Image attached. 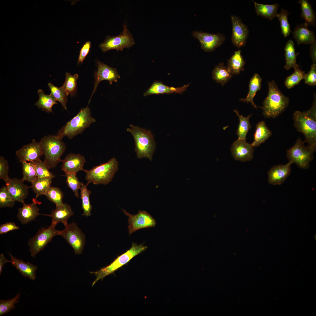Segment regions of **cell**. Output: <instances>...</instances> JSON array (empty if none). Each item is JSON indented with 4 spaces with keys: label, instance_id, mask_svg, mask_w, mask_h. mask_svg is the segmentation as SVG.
<instances>
[{
    "label": "cell",
    "instance_id": "obj_11",
    "mask_svg": "<svg viewBox=\"0 0 316 316\" xmlns=\"http://www.w3.org/2000/svg\"><path fill=\"white\" fill-rule=\"evenodd\" d=\"M64 229L61 231V236L73 248L76 254L82 253L85 243V235L75 223L63 224Z\"/></svg>",
    "mask_w": 316,
    "mask_h": 316
},
{
    "label": "cell",
    "instance_id": "obj_13",
    "mask_svg": "<svg viewBox=\"0 0 316 316\" xmlns=\"http://www.w3.org/2000/svg\"><path fill=\"white\" fill-rule=\"evenodd\" d=\"M192 35L198 40L201 48L206 52L214 51L222 44L225 39L224 36L219 33L210 34L202 31H195L192 32Z\"/></svg>",
    "mask_w": 316,
    "mask_h": 316
},
{
    "label": "cell",
    "instance_id": "obj_46",
    "mask_svg": "<svg viewBox=\"0 0 316 316\" xmlns=\"http://www.w3.org/2000/svg\"><path fill=\"white\" fill-rule=\"evenodd\" d=\"M66 177V182L68 187L71 188L75 197L78 198V190L80 189L81 183L76 176V174L72 173L64 175Z\"/></svg>",
    "mask_w": 316,
    "mask_h": 316
},
{
    "label": "cell",
    "instance_id": "obj_49",
    "mask_svg": "<svg viewBox=\"0 0 316 316\" xmlns=\"http://www.w3.org/2000/svg\"><path fill=\"white\" fill-rule=\"evenodd\" d=\"M91 47V42L87 41L83 46L80 49L78 59V64L83 63L88 54Z\"/></svg>",
    "mask_w": 316,
    "mask_h": 316
},
{
    "label": "cell",
    "instance_id": "obj_45",
    "mask_svg": "<svg viewBox=\"0 0 316 316\" xmlns=\"http://www.w3.org/2000/svg\"><path fill=\"white\" fill-rule=\"evenodd\" d=\"M289 14L287 11L282 9L281 12L279 13L277 17L280 23L282 33L285 37L288 36L291 32L290 25L288 19Z\"/></svg>",
    "mask_w": 316,
    "mask_h": 316
},
{
    "label": "cell",
    "instance_id": "obj_25",
    "mask_svg": "<svg viewBox=\"0 0 316 316\" xmlns=\"http://www.w3.org/2000/svg\"><path fill=\"white\" fill-rule=\"evenodd\" d=\"M56 207V209L50 214L42 215L50 217L52 220L51 224L56 226L60 222L64 224L67 222V220L74 214L70 206L67 204L63 203L62 205Z\"/></svg>",
    "mask_w": 316,
    "mask_h": 316
},
{
    "label": "cell",
    "instance_id": "obj_28",
    "mask_svg": "<svg viewBox=\"0 0 316 316\" xmlns=\"http://www.w3.org/2000/svg\"><path fill=\"white\" fill-rule=\"evenodd\" d=\"M254 6L258 16H260L272 20L277 17V13L279 4L276 3L273 4H264L254 2Z\"/></svg>",
    "mask_w": 316,
    "mask_h": 316
},
{
    "label": "cell",
    "instance_id": "obj_7",
    "mask_svg": "<svg viewBox=\"0 0 316 316\" xmlns=\"http://www.w3.org/2000/svg\"><path fill=\"white\" fill-rule=\"evenodd\" d=\"M147 247L142 244L138 245L133 243L131 248L124 253L118 256L109 265L101 268L99 270L91 272L95 274L96 278L92 284L93 286L99 280L103 279L107 276L112 274L126 264L134 257L145 250Z\"/></svg>",
    "mask_w": 316,
    "mask_h": 316
},
{
    "label": "cell",
    "instance_id": "obj_41",
    "mask_svg": "<svg viewBox=\"0 0 316 316\" xmlns=\"http://www.w3.org/2000/svg\"><path fill=\"white\" fill-rule=\"evenodd\" d=\"M305 75L304 71L299 68V67L295 68L294 72L286 78L285 86L289 89L292 88L304 79Z\"/></svg>",
    "mask_w": 316,
    "mask_h": 316
},
{
    "label": "cell",
    "instance_id": "obj_50",
    "mask_svg": "<svg viewBox=\"0 0 316 316\" xmlns=\"http://www.w3.org/2000/svg\"><path fill=\"white\" fill-rule=\"evenodd\" d=\"M19 229V227L14 223L8 222L1 224L0 226V234H2Z\"/></svg>",
    "mask_w": 316,
    "mask_h": 316
},
{
    "label": "cell",
    "instance_id": "obj_48",
    "mask_svg": "<svg viewBox=\"0 0 316 316\" xmlns=\"http://www.w3.org/2000/svg\"><path fill=\"white\" fill-rule=\"evenodd\" d=\"M9 166L6 159L4 157L0 156V179L5 182L10 178L8 176Z\"/></svg>",
    "mask_w": 316,
    "mask_h": 316
},
{
    "label": "cell",
    "instance_id": "obj_5",
    "mask_svg": "<svg viewBox=\"0 0 316 316\" xmlns=\"http://www.w3.org/2000/svg\"><path fill=\"white\" fill-rule=\"evenodd\" d=\"M39 142L45 157L44 161L50 168H54L62 162L61 157L66 150L65 143L57 135H52L45 136Z\"/></svg>",
    "mask_w": 316,
    "mask_h": 316
},
{
    "label": "cell",
    "instance_id": "obj_30",
    "mask_svg": "<svg viewBox=\"0 0 316 316\" xmlns=\"http://www.w3.org/2000/svg\"><path fill=\"white\" fill-rule=\"evenodd\" d=\"M245 62L241 54L240 50L236 51L228 60L227 67L232 74H238L244 70Z\"/></svg>",
    "mask_w": 316,
    "mask_h": 316
},
{
    "label": "cell",
    "instance_id": "obj_18",
    "mask_svg": "<svg viewBox=\"0 0 316 316\" xmlns=\"http://www.w3.org/2000/svg\"><path fill=\"white\" fill-rule=\"evenodd\" d=\"M62 162L61 170L66 174H77L79 171L84 170L86 160L84 156L80 154L70 153L62 160Z\"/></svg>",
    "mask_w": 316,
    "mask_h": 316
},
{
    "label": "cell",
    "instance_id": "obj_51",
    "mask_svg": "<svg viewBox=\"0 0 316 316\" xmlns=\"http://www.w3.org/2000/svg\"><path fill=\"white\" fill-rule=\"evenodd\" d=\"M310 56L313 62H316V40H315L310 44Z\"/></svg>",
    "mask_w": 316,
    "mask_h": 316
},
{
    "label": "cell",
    "instance_id": "obj_31",
    "mask_svg": "<svg viewBox=\"0 0 316 316\" xmlns=\"http://www.w3.org/2000/svg\"><path fill=\"white\" fill-rule=\"evenodd\" d=\"M233 74L224 63H219L214 69L212 72L213 79L223 86L232 77Z\"/></svg>",
    "mask_w": 316,
    "mask_h": 316
},
{
    "label": "cell",
    "instance_id": "obj_43",
    "mask_svg": "<svg viewBox=\"0 0 316 316\" xmlns=\"http://www.w3.org/2000/svg\"><path fill=\"white\" fill-rule=\"evenodd\" d=\"M20 294L18 293L16 296L11 299L0 300V316H1L9 313L11 310L15 309V304L18 302V299Z\"/></svg>",
    "mask_w": 316,
    "mask_h": 316
},
{
    "label": "cell",
    "instance_id": "obj_2",
    "mask_svg": "<svg viewBox=\"0 0 316 316\" xmlns=\"http://www.w3.org/2000/svg\"><path fill=\"white\" fill-rule=\"evenodd\" d=\"M268 87V95L263 102V106L260 107L265 117L275 118L287 108L289 99L281 92L274 81L269 82Z\"/></svg>",
    "mask_w": 316,
    "mask_h": 316
},
{
    "label": "cell",
    "instance_id": "obj_37",
    "mask_svg": "<svg viewBox=\"0 0 316 316\" xmlns=\"http://www.w3.org/2000/svg\"><path fill=\"white\" fill-rule=\"evenodd\" d=\"M34 166L37 178L52 179L55 176L49 171L50 168L47 164L40 159L30 162Z\"/></svg>",
    "mask_w": 316,
    "mask_h": 316
},
{
    "label": "cell",
    "instance_id": "obj_47",
    "mask_svg": "<svg viewBox=\"0 0 316 316\" xmlns=\"http://www.w3.org/2000/svg\"><path fill=\"white\" fill-rule=\"evenodd\" d=\"M305 83L310 86L316 85V64L313 63L311 66L308 72L305 74L304 78Z\"/></svg>",
    "mask_w": 316,
    "mask_h": 316
},
{
    "label": "cell",
    "instance_id": "obj_16",
    "mask_svg": "<svg viewBox=\"0 0 316 316\" xmlns=\"http://www.w3.org/2000/svg\"><path fill=\"white\" fill-rule=\"evenodd\" d=\"M22 179L10 178L5 182L6 188L10 195L16 201L25 203L24 200L28 194V189L30 187L24 183Z\"/></svg>",
    "mask_w": 316,
    "mask_h": 316
},
{
    "label": "cell",
    "instance_id": "obj_40",
    "mask_svg": "<svg viewBox=\"0 0 316 316\" xmlns=\"http://www.w3.org/2000/svg\"><path fill=\"white\" fill-rule=\"evenodd\" d=\"M45 195L49 200L54 203L56 206L62 205L63 204V201L64 195L59 188L50 186Z\"/></svg>",
    "mask_w": 316,
    "mask_h": 316
},
{
    "label": "cell",
    "instance_id": "obj_26",
    "mask_svg": "<svg viewBox=\"0 0 316 316\" xmlns=\"http://www.w3.org/2000/svg\"><path fill=\"white\" fill-rule=\"evenodd\" d=\"M262 81L260 75L257 73H255L250 80L249 91L246 98L241 99L239 101L247 103L250 102L254 108L257 109L253 101L254 98L257 92L261 89Z\"/></svg>",
    "mask_w": 316,
    "mask_h": 316
},
{
    "label": "cell",
    "instance_id": "obj_9",
    "mask_svg": "<svg viewBox=\"0 0 316 316\" xmlns=\"http://www.w3.org/2000/svg\"><path fill=\"white\" fill-rule=\"evenodd\" d=\"M56 226L51 224L47 228H41L34 237L29 239L28 244L32 257H35L38 253L43 250L54 236L60 235L61 231L56 229Z\"/></svg>",
    "mask_w": 316,
    "mask_h": 316
},
{
    "label": "cell",
    "instance_id": "obj_21",
    "mask_svg": "<svg viewBox=\"0 0 316 316\" xmlns=\"http://www.w3.org/2000/svg\"><path fill=\"white\" fill-rule=\"evenodd\" d=\"M32 203L29 204L24 203L23 207L19 208L17 214V218L23 224H26L34 220L38 216L42 215L39 212V209L37 206L36 199H33Z\"/></svg>",
    "mask_w": 316,
    "mask_h": 316
},
{
    "label": "cell",
    "instance_id": "obj_22",
    "mask_svg": "<svg viewBox=\"0 0 316 316\" xmlns=\"http://www.w3.org/2000/svg\"><path fill=\"white\" fill-rule=\"evenodd\" d=\"M189 86V84H188L181 87H175L168 86L160 81H155L144 93L143 96L173 93L182 94L187 90Z\"/></svg>",
    "mask_w": 316,
    "mask_h": 316
},
{
    "label": "cell",
    "instance_id": "obj_39",
    "mask_svg": "<svg viewBox=\"0 0 316 316\" xmlns=\"http://www.w3.org/2000/svg\"><path fill=\"white\" fill-rule=\"evenodd\" d=\"M65 76V81L62 86L68 95L70 94L72 97L76 93L77 80L79 75L77 74L72 75L70 73L66 72Z\"/></svg>",
    "mask_w": 316,
    "mask_h": 316
},
{
    "label": "cell",
    "instance_id": "obj_36",
    "mask_svg": "<svg viewBox=\"0 0 316 316\" xmlns=\"http://www.w3.org/2000/svg\"><path fill=\"white\" fill-rule=\"evenodd\" d=\"M52 179L43 178H37L32 182L30 186L35 193V199L40 196L45 195L49 188L51 186Z\"/></svg>",
    "mask_w": 316,
    "mask_h": 316
},
{
    "label": "cell",
    "instance_id": "obj_3",
    "mask_svg": "<svg viewBox=\"0 0 316 316\" xmlns=\"http://www.w3.org/2000/svg\"><path fill=\"white\" fill-rule=\"evenodd\" d=\"M127 131L133 136L135 143V151L138 158H147L152 161L156 143L151 131L130 125Z\"/></svg>",
    "mask_w": 316,
    "mask_h": 316
},
{
    "label": "cell",
    "instance_id": "obj_10",
    "mask_svg": "<svg viewBox=\"0 0 316 316\" xmlns=\"http://www.w3.org/2000/svg\"><path fill=\"white\" fill-rule=\"evenodd\" d=\"M123 30L121 33L116 36H107L99 47L103 52L111 50L122 51L124 48H130L135 44L132 34L127 28L126 24L123 25Z\"/></svg>",
    "mask_w": 316,
    "mask_h": 316
},
{
    "label": "cell",
    "instance_id": "obj_23",
    "mask_svg": "<svg viewBox=\"0 0 316 316\" xmlns=\"http://www.w3.org/2000/svg\"><path fill=\"white\" fill-rule=\"evenodd\" d=\"M10 257V262L13 266L18 269L21 274L25 277L34 280L36 278V266L29 262L26 263L23 260L17 259L8 253Z\"/></svg>",
    "mask_w": 316,
    "mask_h": 316
},
{
    "label": "cell",
    "instance_id": "obj_35",
    "mask_svg": "<svg viewBox=\"0 0 316 316\" xmlns=\"http://www.w3.org/2000/svg\"><path fill=\"white\" fill-rule=\"evenodd\" d=\"M234 112L238 116L239 123L237 131L238 140L246 141L247 134L251 127L249 118L252 116L250 114L247 117L240 115L237 110H234Z\"/></svg>",
    "mask_w": 316,
    "mask_h": 316
},
{
    "label": "cell",
    "instance_id": "obj_19",
    "mask_svg": "<svg viewBox=\"0 0 316 316\" xmlns=\"http://www.w3.org/2000/svg\"><path fill=\"white\" fill-rule=\"evenodd\" d=\"M231 151L233 157L237 160L250 161L253 158V147L245 141L238 139L234 141Z\"/></svg>",
    "mask_w": 316,
    "mask_h": 316
},
{
    "label": "cell",
    "instance_id": "obj_17",
    "mask_svg": "<svg viewBox=\"0 0 316 316\" xmlns=\"http://www.w3.org/2000/svg\"><path fill=\"white\" fill-rule=\"evenodd\" d=\"M16 154L21 163L35 161L43 155L40 142H37L34 139L31 143L23 145L17 151Z\"/></svg>",
    "mask_w": 316,
    "mask_h": 316
},
{
    "label": "cell",
    "instance_id": "obj_33",
    "mask_svg": "<svg viewBox=\"0 0 316 316\" xmlns=\"http://www.w3.org/2000/svg\"><path fill=\"white\" fill-rule=\"evenodd\" d=\"M298 3L300 5V16L305 23L308 25L315 26L316 14L311 4L306 0H299Z\"/></svg>",
    "mask_w": 316,
    "mask_h": 316
},
{
    "label": "cell",
    "instance_id": "obj_14",
    "mask_svg": "<svg viewBox=\"0 0 316 316\" xmlns=\"http://www.w3.org/2000/svg\"><path fill=\"white\" fill-rule=\"evenodd\" d=\"M96 63L98 69L95 74V83L94 89L89 103L101 81L107 80L109 81L110 84H111L113 82H117L118 79L120 78V76L116 68L111 67L98 60Z\"/></svg>",
    "mask_w": 316,
    "mask_h": 316
},
{
    "label": "cell",
    "instance_id": "obj_15",
    "mask_svg": "<svg viewBox=\"0 0 316 316\" xmlns=\"http://www.w3.org/2000/svg\"><path fill=\"white\" fill-rule=\"evenodd\" d=\"M231 18L232 23V42L238 48L244 46L249 34L248 27L238 16L231 15Z\"/></svg>",
    "mask_w": 316,
    "mask_h": 316
},
{
    "label": "cell",
    "instance_id": "obj_12",
    "mask_svg": "<svg viewBox=\"0 0 316 316\" xmlns=\"http://www.w3.org/2000/svg\"><path fill=\"white\" fill-rule=\"evenodd\" d=\"M128 218V231L130 235L136 231L142 229L155 226V219L146 211L139 210L138 213L132 215L125 210L122 209Z\"/></svg>",
    "mask_w": 316,
    "mask_h": 316
},
{
    "label": "cell",
    "instance_id": "obj_29",
    "mask_svg": "<svg viewBox=\"0 0 316 316\" xmlns=\"http://www.w3.org/2000/svg\"><path fill=\"white\" fill-rule=\"evenodd\" d=\"M284 50L286 63L284 68L288 70L291 68L295 69L299 67L296 63V57L299 53H296L294 44L292 40H289L287 42Z\"/></svg>",
    "mask_w": 316,
    "mask_h": 316
},
{
    "label": "cell",
    "instance_id": "obj_42",
    "mask_svg": "<svg viewBox=\"0 0 316 316\" xmlns=\"http://www.w3.org/2000/svg\"><path fill=\"white\" fill-rule=\"evenodd\" d=\"M21 164L23 175L22 179L24 181H26L31 183L37 178L34 166L30 162H23Z\"/></svg>",
    "mask_w": 316,
    "mask_h": 316
},
{
    "label": "cell",
    "instance_id": "obj_1",
    "mask_svg": "<svg viewBox=\"0 0 316 316\" xmlns=\"http://www.w3.org/2000/svg\"><path fill=\"white\" fill-rule=\"evenodd\" d=\"M314 100L311 107L304 112L296 111L293 114L294 126L305 137L304 142L316 147V105Z\"/></svg>",
    "mask_w": 316,
    "mask_h": 316
},
{
    "label": "cell",
    "instance_id": "obj_52",
    "mask_svg": "<svg viewBox=\"0 0 316 316\" xmlns=\"http://www.w3.org/2000/svg\"><path fill=\"white\" fill-rule=\"evenodd\" d=\"M10 260H7L3 254L0 255V275H1L3 271V269L4 264L6 263L10 262Z\"/></svg>",
    "mask_w": 316,
    "mask_h": 316
},
{
    "label": "cell",
    "instance_id": "obj_24",
    "mask_svg": "<svg viewBox=\"0 0 316 316\" xmlns=\"http://www.w3.org/2000/svg\"><path fill=\"white\" fill-rule=\"evenodd\" d=\"M305 23L297 25L293 32V38L298 45L311 44L316 40L313 32L308 28Z\"/></svg>",
    "mask_w": 316,
    "mask_h": 316
},
{
    "label": "cell",
    "instance_id": "obj_20",
    "mask_svg": "<svg viewBox=\"0 0 316 316\" xmlns=\"http://www.w3.org/2000/svg\"><path fill=\"white\" fill-rule=\"evenodd\" d=\"M292 164L289 162L285 165H278L272 167L268 172L269 183L274 185L283 183L290 174Z\"/></svg>",
    "mask_w": 316,
    "mask_h": 316
},
{
    "label": "cell",
    "instance_id": "obj_8",
    "mask_svg": "<svg viewBox=\"0 0 316 316\" xmlns=\"http://www.w3.org/2000/svg\"><path fill=\"white\" fill-rule=\"evenodd\" d=\"M304 143L298 138L294 145L287 150V157L289 162L296 163L301 169H306L313 159L316 147L305 146Z\"/></svg>",
    "mask_w": 316,
    "mask_h": 316
},
{
    "label": "cell",
    "instance_id": "obj_4",
    "mask_svg": "<svg viewBox=\"0 0 316 316\" xmlns=\"http://www.w3.org/2000/svg\"><path fill=\"white\" fill-rule=\"evenodd\" d=\"M96 121L91 115L88 107L81 109L78 113L62 127L59 131L57 135L62 139L65 136L70 139L81 133L91 124Z\"/></svg>",
    "mask_w": 316,
    "mask_h": 316
},
{
    "label": "cell",
    "instance_id": "obj_34",
    "mask_svg": "<svg viewBox=\"0 0 316 316\" xmlns=\"http://www.w3.org/2000/svg\"><path fill=\"white\" fill-rule=\"evenodd\" d=\"M88 184L87 183L86 185H85L81 182L80 188V197L82 202V207L83 211L82 215L87 217L91 215L92 209L90 199L91 192L87 188Z\"/></svg>",
    "mask_w": 316,
    "mask_h": 316
},
{
    "label": "cell",
    "instance_id": "obj_6",
    "mask_svg": "<svg viewBox=\"0 0 316 316\" xmlns=\"http://www.w3.org/2000/svg\"><path fill=\"white\" fill-rule=\"evenodd\" d=\"M118 169V162L113 157L106 162L95 166L89 170L84 169L83 171L88 184L107 185L112 181Z\"/></svg>",
    "mask_w": 316,
    "mask_h": 316
},
{
    "label": "cell",
    "instance_id": "obj_32",
    "mask_svg": "<svg viewBox=\"0 0 316 316\" xmlns=\"http://www.w3.org/2000/svg\"><path fill=\"white\" fill-rule=\"evenodd\" d=\"M39 98L35 103V105L38 108L41 109L48 113H53L52 107L54 105L58 103L55 98L50 95L45 94L42 89L38 90Z\"/></svg>",
    "mask_w": 316,
    "mask_h": 316
},
{
    "label": "cell",
    "instance_id": "obj_27",
    "mask_svg": "<svg viewBox=\"0 0 316 316\" xmlns=\"http://www.w3.org/2000/svg\"><path fill=\"white\" fill-rule=\"evenodd\" d=\"M272 135L271 131L267 126L265 122L264 121H260L256 126L254 140L250 144L253 147H257L264 143Z\"/></svg>",
    "mask_w": 316,
    "mask_h": 316
},
{
    "label": "cell",
    "instance_id": "obj_44",
    "mask_svg": "<svg viewBox=\"0 0 316 316\" xmlns=\"http://www.w3.org/2000/svg\"><path fill=\"white\" fill-rule=\"evenodd\" d=\"M16 201L8 192L6 187L4 185L0 189V207H13Z\"/></svg>",
    "mask_w": 316,
    "mask_h": 316
},
{
    "label": "cell",
    "instance_id": "obj_38",
    "mask_svg": "<svg viewBox=\"0 0 316 316\" xmlns=\"http://www.w3.org/2000/svg\"><path fill=\"white\" fill-rule=\"evenodd\" d=\"M50 91V94L56 101L59 102L64 109L67 110L66 104L68 95L62 86L58 87L54 86L51 82L48 84Z\"/></svg>",
    "mask_w": 316,
    "mask_h": 316
}]
</instances>
